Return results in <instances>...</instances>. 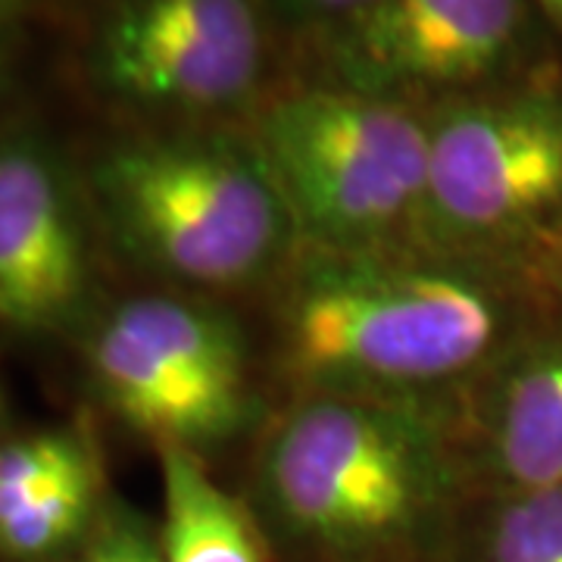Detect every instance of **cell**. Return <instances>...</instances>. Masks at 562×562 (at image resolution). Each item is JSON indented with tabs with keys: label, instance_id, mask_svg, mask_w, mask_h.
Instances as JSON below:
<instances>
[{
	"label": "cell",
	"instance_id": "6da1fadb",
	"mask_svg": "<svg viewBox=\"0 0 562 562\" xmlns=\"http://www.w3.org/2000/svg\"><path fill=\"white\" fill-rule=\"evenodd\" d=\"M509 325V301L475 269L328 250L297 272L281 313L303 382L382 397L491 366L516 341Z\"/></svg>",
	"mask_w": 562,
	"mask_h": 562
},
{
	"label": "cell",
	"instance_id": "7a4b0ae2",
	"mask_svg": "<svg viewBox=\"0 0 562 562\" xmlns=\"http://www.w3.org/2000/svg\"><path fill=\"white\" fill-rule=\"evenodd\" d=\"M453 484L441 428L382 394L316 391L279 422L260 460L269 513L291 538L328 553L416 538Z\"/></svg>",
	"mask_w": 562,
	"mask_h": 562
},
{
	"label": "cell",
	"instance_id": "3957f363",
	"mask_svg": "<svg viewBox=\"0 0 562 562\" xmlns=\"http://www.w3.org/2000/svg\"><path fill=\"white\" fill-rule=\"evenodd\" d=\"M254 154L316 250L382 254L419 228L428 122L401 103L347 88L281 98L257 122Z\"/></svg>",
	"mask_w": 562,
	"mask_h": 562
},
{
	"label": "cell",
	"instance_id": "277c9868",
	"mask_svg": "<svg viewBox=\"0 0 562 562\" xmlns=\"http://www.w3.org/2000/svg\"><path fill=\"white\" fill-rule=\"evenodd\" d=\"M98 188L140 260L203 288L254 281L297 235L260 157L222 140L122 144Z\"/></svg>",
	"mask_w": 562,
	"mask_h": 562
},
{
	"label": "cell",
	"instance_id": "5b68a950",
	"mask_svg": "<svg viewBox=\"0 0 562 562\" xmlns=\"http://www.w3.org/2000/svg\"><path fill=\"white\" fill-rule=\"evenodd\" d=\"M562 228V91L443 106L428 122L419 232L443 247L506 250Z\"/></svg>",
	"mask_w": 562,
	"mask_h": 562
},
{
	"label": "cell",
	"instance_id": "8992f818",
	"mask_svg": "<svg viewBox=\"0 0 562 562\" xmlns=\"http://www.w3.org/2000/svg\"><path fill=\"white\" fill-rule=\"evenodd\" d=\"M260 63L250 0H125L98 41L103 85L150 106H225L250 91Z\"/></svg>",
	"mask_w": 562,
	"mask_h": 562
},
{
	"label": "cell",
	"instance_id": "52a82bcc",
	"mask_svg": "<svg viewBox=\"0 0 562 562\" xmlns=\"http://www.w3.org/2000/svg\"><path fill=\"white\" fill-rule=\"evenodd\" d=\"M522 38V0H372L344 16L331 60L347 91L384 98L487 79Z\"/></svg>",
	"mask_w": 562,
	"mask_h": 562
},
{
	"label": "cell",
	"instance_id": "ba28073f",
	"mask_svg": "<svg viewBox=\"0 0 562 562\" xmlns=\"http://www.w3.org/2000/svg\"><path fill=\"white\" fill-rule=\"evenodd\" d=\"M85 247L50 162L0 144V316L50 328L81 297Z\"/></svg>",
	"mask_w": 562,
	"mask_h": 562
},
{
	"label": "cell",
	"instance_id": "9c48e42d",
	"mask_svg": "<svg viewBox=\"0 0 562 562\" xmlns=\"http://www.w3.org/2000/svg\"><path fill=\"white\" fill-rule=\"evenodd\" d=\"M484 369L482 462L494 491L562 487V328L516 338Z\"/></svg>",
	"mask_w": 562,
	"mask_h": 562
},
{
	"label": "cell",
	"instance_id": "30bf717a",
	"mask_svg": "<svg viewBox=\"0 0 562 562\" xmlns=\"http://www.w3.org/2000/svg\"><path fill=\"white\" fill-rule=\"evenodd\" d=\"M88 360L106 403L138 431L157 438V447L179 443L191 450L194 443L220 441L247 416V403L191 379L113 316L98 328Z\"/></svg>",
	"mask_w": 562,
	"mask_h": 562
},
{
	"label": "cell",
	"instance_id": "8fae6325",
	"mask_svg": "<svg viewBox=\"0 0 562 562\" xmlns=\"http://www.w3.org/2000/svg\"><path fill=\"white\" fill-rule=\"evenodd\" d=\"M160 462L162 562H266L250 513L210 479L188 447L160 443Z\"/></svg>",
	"mask_w": 562,
	"mask_h": 562
},
{
	"label": "cell",
	"instance_id": "7c38bea8",
	"mask_svg": "<svg viewBox=\"0 0 562 562\" xmlns=\"http://www.w3.org/2000/svg\"><path fill=\"white\" fill-rule=\"evenodd\" d=\"M113 319L191 379L232 401L247 403L241 335L220 313L176 297H138L122 303Z\"/></svg>",
	"mask_w": 562,
	"mask_h": 562
},
{
	"label": "cell",
	"instance_id": "4fadbf2b",
	"mask_svg": "<svg viewBox=\"0 0 562 562\" xmlns=\"http://www.w3.org/2000/svg\"><path fill=\"white\" fill-rule=\"evenodd\" d=\"M98 506V469L85 460L69 469L20 513L0 522V553L13 560H44L60 553L94 522Z\"/></svg>",
	"mask_w": 562,
	"mask_h": 562
},
{
	"label": "cell",
	"instance_id": "5bb4252c",
	"mask_svg": "<svg viewBox=\"0 0 562 562\" xmlns=\"http://www.w3.org/2000/svg\"><path fill=\"white\" fill-rule=\"evenodd\" d=\"M472 562H562V487L497 494Z\"/></svg>",
	"mask_w": 562,
	"mask_h": 562
},
{
	"label": "cell",
	"instance_id": "9a60e30c",
	"mask_svg": "<svg viewBox=\"0 0 562 562\" xmlns=\"http://www.w3.org/2000/svg\"><path fill=\"white\" fill-rule=\"evenodd\" d=\"M85 460H91L88 447L69 431H41L0 443V522Z\"/></svg>",
	"mask_w": 562,
	"mask_h": 562
},
{
	"label": "cell",
	"instance_id": "2e32d148",
	"mask_svg": "<svg viewBox=\"0 0 562 562\" xmlns=\"http://www.w3.org/2000/svg\"><path fill=\"white\" fill-rule=\"evenodd\" d=\"M81 562H162L160 535L135 513H113L94 525Z\"/></svg>",
	"mask_w": 562,
	"mask_h": 562
},
{
	"label": "cell",
	"instance_id": "e0dca14e",
	"mask_svg": "<svg viewBox=\"0 0 562 562\" xmlns=\"http://www.w3.org/2000/svg\"><path fill=\"white\" fill-rule=\"evenodd\" d=\"M276 3L297 20H344L369 7L372 0H276Z\"/></svg>",
	"mask_w": 562,
	"mask_h": 562
},
{
	"label": "cell",
	"instance_id": "ac0fdd59",
	"mask_svg": "<svg viewBox=\"0 0 562 562\" xmlns=\"http://www.w3.org/2000/svg\"><path fill=\"white\" fill-rule=\"evenodd\" d=\"M547 272H550V284L557 288L562 301V228L550 238V257H547Z\"/></svg>",
	"mask_w": 562,
	"mask_h": 562
},
{
	"label": "cell",
	"instance_id": "d6986e66",
	"mask_svg": "<svg viewBox=\"0 0 562 562\" xmlns=\"http://www.w3.org/2000/svg\"><path fill=\"white\" fill-rule=\"evenodd\" d=\"M20 3H22V0H0V25L10 20V16H13L16 10H20Z\"/></svg>",
	"mask_w": 562,
	"mask_h": 562
},
{
	"label": "cell",
	"instance_id": "ffe728a7",
	"mask_svg": "<svg viewBox=\"0 0 562 562\" xmlns=\"http://www.w3.org/2000/svg\"><path fill=\"white\" fill-rule=\"evenodd\" d=\"M543 7H547V13L553 16L557 22H562V0H541Z\"/></svg>",
	"mask_w": 562,
	"mask_h": 562
}]
</instances>
